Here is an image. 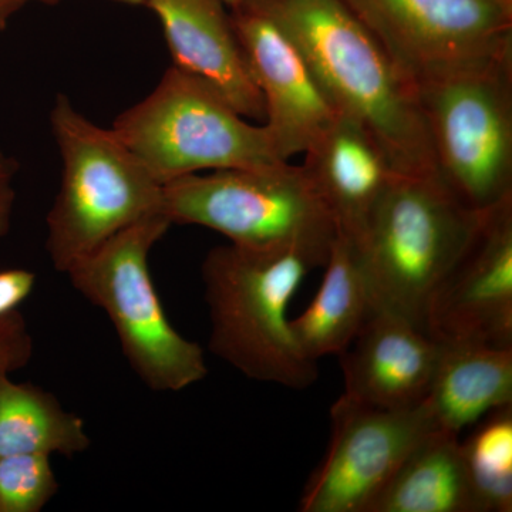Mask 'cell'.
Listing matches in <instances>:
<instances>
[{
    "mask_svg": "<svg viewBox=\"0 0 512 512\" xmlns=\"http://www.w3.org/2000/svg\"><path fill=\"white\" fill-rule=\"evenodd\" d=\"M339 114L359 121L402 175H437L416 84L343 0H262Z\"/></svg>",
    "mask_w": 512,
    "mask_h": 512,
    "instance_id": "6da1fadb",
    "label": "cell"
},
{
    "mask_svg": "<svg viewBox=\"0 0 512 512\" xmlns=\"http://www.w3.org/2000/svg\"><path fill=\"white\" fill-rule=\"evenodd\" d=\"M171 225L163 214L144 218L66 272L76 292L109 316L131 370L156 393L181 392L208 375L204 350L168 319L148 265Z\"/></svg>",
    "mask_w": 512,
    "mask_h": 512,
    "instance_id": "5b68a950",
    "label": "cell"
},
{
    "mask_svg": "<svg viewBox=\"0 0 512 512\" xmlns=\"http://www.w3.org/2000/svg\"><path fill=\"white\" fill-rule=\"evenodd\" d=\"M367 512H480L461 439L437 429L413 448Z\"/></svg>",
    "mask_w": 512,
    "mask_h": 512,
    "instance_id": "ac0fdd59",
    "label": "cell"
},
{
    "mask_svg": "<svg viewBox=\"0 0 512 512\" xmlns=\"http://www.w3.org/2000/svg\"><path fill=\"white\" fill-rule=\"evenodd\" d=\"M171 224L198 225L248 248L306 247L329 254L336 225L303 165L229 168L163 185Z\"/></svg>",
    "mask_w": 512,
    "mask_h": 512,
    "instance_id": "ba28073f",
    "label": "cell"
},
{
    "mask_svg": "<svg viewBox=\"0 0 512 512\" xmlns=\"http://www.w3.org/2000/svg\"><path fill=\"white\" fill-rule=\"evenodd\" d=\"M332 214L336 234L357 242L397 175L359 121L339 114L305 153L302 164Z\"/></svg>",
    "mask_w": 512,
    "mask_h": 512,
    "instance_id": "9a60e30c",
    "label": "cell"
},
{
    "mask_svg": "<svg viewBox=\"0 0 512 512\" xmlns=\"http://www.w3.org/2000/svg\"><path fill=\"white\" fill-rule=\"evenodd\" d=\"M329 254L306 247L211 249L202 262L210 350L248 379L302 390L318 379L288 308L312 269Z\"/></svg>",
    "mask_w": 512,
    "mask_h": 512,
    "instance_id": "7a4b0ae2",
    "label": "cell"
},
{
    "mask_svg": "<svg viewBox=\"0 0 512 512\" xmlns=\"http://www.w3.org/2000/svg\"><path fill=\"white\" fill-rule=\"evenodd\" d=\"M26 3H29L28 0H0V32L8 26L9 20Z\"/></svg>",
    "mask_w": 512,
    "mask_h": 512,
    "instance_id": "cb8c5ba5",
    "label": "cell"
},
{
    "mask_svg": "<svg viewBox=\"0 0 512 512\" xmlns=\"http://www.w3.org/2000/svg\"><path fill=\"white\" fill-rule=\"evenodd\" d=\"M416 87L441 183L476 212L512 200V52Z\"/></svg>",
    "mask_w": 512,
    "mask_h": 512,
    "instance_id": "8992f818",
    "label": "cell"
},
{
    "mask_svg": "<svg viewBox=\"0 0 512 512\" xmlns=\"http://www.w3.org/2000/svg\"><path fill=\"white\" fill-rule=\"evenodd\" d=\"M225 6H229V8L235 9L238 8L242 3L247 2V0H221Z\"/></svg>",
    "mask_w": 512,
    "mask_h": 512,
    "instance_id": "484cf974",
    "label": "cell"
},
{
    "mask_svg": "<svg viewBox=\"0 0 512 512\" xmlns=\"http://www.w3.org/2000/svg\"><path fill=\"white\" fill-rule=\"evenodd\" d=\"M328 453L302 491V512H367L413 448L439 429L426 403L377 409L340 396Z\"/></svg>",
    "mask_w": 512,
    "mask_h": 512,
    "instance_id": "30bf717a",
    "label": "cell"
},
{
    "mask_svg": "<svg viewBox=\"0 0 512 512\" xmlns=\"http://www.w3.org/2000/svg\"><path fill=\"white\" fill-rule=\"evenodd\" d=\"M424 329L439 343L512 348V200L484 212L434 289Z\"/></svg>",
    "mask_w": 512,
    "mask_h": 512,
    "instance_id": "8fae6325",
    "label": "cell"
},
{
    "mask_svg": "<svg viewBox=\"0 0 512 512\" xmlns=\"http://www.w3.org/2000/svg\"><path fill=\"white\" fill-rule=\"evenodd\" d=\"M441 352L424 403L439 429L461 430L498 407L512 404V348L440 343Z\"/></svg>",
    "mask_w": 512,
    "mask_h": 512,
    "instance_id": "2e32d148",
    "label": "cell"
},
{
    "mask_svg": "<svg viewBox=\"0 0 512 512\" xmlns=\"http://www.w3.org/2000/svg\"><path fill=\"white\" fill-rule=\"evenodd\" d=\"M232 25L264 100V126L282 160L305 154L339 116L295 40L266 9L247 0Z\"/></svg>",
    "mask_w": 512,
    "mask_h": 512,
    "instance_id": "7c38bea8",
    "label": "cell"
},
{
    "mask_svg": "<svg viewBox=\"0 0 512 512\" xmlns=\"http://www.w3.org/2000/svg\"><path fill=\"white\" fill-rule=\"evenodd\" d=\"M174 66L218 90L245 119L265 120L264 100L221 0H146Z\"/></svg>",
    "mask_w": 512,
    "mask_h": 512,
    "instance_id": "5bb4252c",
    "label": "cell"
},
{
    "mask_svg": "<svg viewBox=\"0 0 512 512\" xmlns=\"http://www.w3.org/2000/svg\"><path fill=\"white\" fill-rule=\"evenodd\" d=\"M92 446L82 417L52 393L32 383L0 375V457L46 454L73 457Z\"/></svg>",
    "mask_w": 512,
    "mask_h": 512,
    "instance_id": "d6986e66",
    "label": "cell"
},
{
    "mask_svg": "<svg viewBox=\"0 0 512 512\" xmlns=\"http://www.w3.org/2000/svg\"><path fill=\"white\" fill-rule=\"evenodd\" d=\"M440 352V343L410 320L372 312L339 356L343 396L377 409L420 406L430 392Z\"/></svg>",
    "mask_w": 512,
    "mask_h": 512,
    "instance_id": "4fadbf2b",
    "label": "cell"
},
{
    "mask_svg": "<svg viewBox=\"0 0 512 512\" xmlns=\"http://www.w3.org/2000/svg\"><path fill=\"white\" fill-rule=\"evenodd\" d=\"M461 441L464 464L480 512L512 511V404L485 414Z\"/></svg>",
    "mask_w": 512,
    "mask_h": 512,
    "instance_id": "ffe728a7",
    "label": "cell"
},
{
    "mask_svg": "<svg viewBox=\"0 0 512 512\" xmlns=\"http://www.w3.org/2000/svg\"><path fill=\"white\" fill-rule=\"evenodd\" d=\"M36 285V275L28 269L10 268L0 271V319L18 311Z\"/></svg>",
    "mask_w": 512,
    "mask_h": 512,
    "instance_id": "7402d4cb",
    "label": "cell"
},
{
    "mask_svg": "<svg viewBox=\"0 0 512 512\" xmlns=\"http://www.w3.org/2000/svg\"><path fill=\"white\" fill-rule=\"evenodd\" d=\"M16 175V163L0 150V238L8 234L15 205L13 180Z\"/></svg>",
    "mask_w": 512,
    "mask_h": 512,
    "instance_id": "603a6c76",
    "label": "cell"
},
{
    "mask_svg": "<svg viewBox=\"0 0 512 512\" xmlns=\"http://www.w3.org/2000/svg\"><path fill=\"white\" fill-rule=\"evenodd\" d=\"M50 126L63 175L47 214L46 249L56 271L66 274L123 229L163 214V184L111 128L84 117L64 94L56 97Z\"/></svg>",
    "mask_w": 512,
    "mask_h": 512,
    "instance_id": "3957f363",
    "label": "cell"
},
{
    "mask_svg": "<svg viewBox=\"0 0 512 512\" xmlns=\"http://www.w3.org/2000/svg\"><path fill=\"white\" fill-rule=\"evenodd\" d=\"M59 488L50 456L0 457V512H40Z\"/></svg>",
    "mask_w": 512,
    "mask_h": 512,
    "instance_id": "44dd1931",
    "label": "cell"
},
{
    "mask_svg": "<svg viewBox=\"0 0 512 512\" xmlns=\"http://www.w3.org/2000/svg\"><path fill=\"white\" fill-rule=\"evenodd\" d=\"M504 3H507V5H511L512 6V0H503Z\"/></svg>",
    "mask_w": 512,
    "mask_h": 512,
    "instance_id": "4316f807",
    "label": "cell"
},
{
    "mask_svg": "<svg viewBox=\"0 0 512 512\" xmlns=\"http://www.w3.org/2000/svg\"><path fill=\"white\" fill-rule=\"evenodd\" d=\"M111 130L163 185L205 171L285 163L264 124L255 126L215 87L175 66Z\"/></svg>",
    "mask_w": 512,
    "mask_h": 512,
    "instance_id": "52a82bcc",
    "label": "cell"
},
{
    "mask_svg": "<svg viewBox=\"0 0 512 512\" xmlns=\"http://www.w3.org/2000/svg\"><path fill=\"white\" fill-rule=\"evenodd\" d=\"M325 275L308 308L291 319L293 335L313 362L342 355L372 313L369 289L355 242L336 234Z\"/></svg>",
    "mask_w": 512,
    "mask_h": 512,
    "instance_id": "e0dca14e",
    "label": "cell"
},
{
    "mask_svg": "<svg viewBox=\"0 0 512 512\" xmlns=\"http://www.w3.org/2000/svg\"><path fill=\"white\" fill-rule=\"evenodd\" d=\"M483 215L461 204L437 175H397L356 244L372 312L394 313L424 329L434 289Z\"/></svg>",
    "mask_w": 512,
    "mask_h": 512,
    "instance_id": "277c9868",
    "label": "cell"
},
{
    "mask_svg": "<svg viewBox=\"0 0 512 512\" xmlns=\"http://www.w3.org/2000/svg\"><path fill=\"white\" fill-rule=\"evenodd\" d=\"M416 84L512 52L503 0H343Z\"/></svg>",
    "mask_w": 512,
    "mask_h": 512,
    "instance_id": "9c48e42d",
    "label": "cell"
},
{
    "mask_svg": "<svg viewBox=\"0 0 512 512\" xmlns=\"http://www.w3.org/2000/svg\"><path fill=\"white\" fill-rule=\"evenodd\" d=\"M28 2H42L47 3V5H53V3L60 2V0H28ZM116 2L126 3V5H146V0H116Z\"/></svg>",
    "mask_w": 512,
    "mask_h": 512,
    "instance_id": "d4e9b609",
    "label": "cell"
}]
</instances>
